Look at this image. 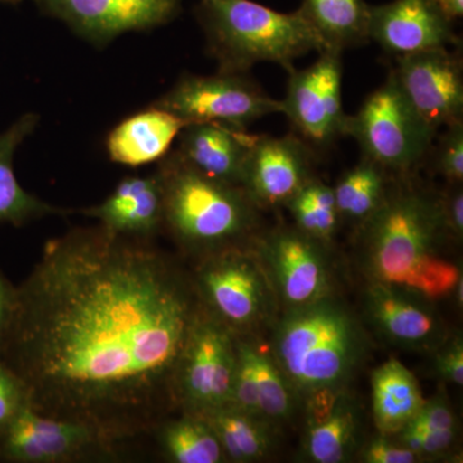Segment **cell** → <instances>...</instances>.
<instances>
[{
	"mask_svg": "<svg viewBox=\"0 0 463 463\" xmlns=\"http://www.w3.org/2000/svg\"><path fill=\"white\" fill-rule=\"evenodd\" d=\"M203 306L155 240L102 225L52 239L14 286L0 362L36 412L120 447L179 412V361Z\"/></svg>",
	"mask_w": 463,
	"mask_h": 463,
	"instance_id": "obj_1",
	"label": "cell"
},
{
	"mask_svg": "<svg viewBox=\"0 0 463 463\" xmlns=\"http://www.w3.org/2000/svg\"><path fill=\"white\" fill-rule=\"evenodd\" d=\"M361 225L365 265L374 283L437 300L462 281L458 267L441 255L447 230L438 197L416 188L388 191Z\"/></svg>",
	"mask_w": 463,
	"mask_h": 463,
	"instance_id": "obj_2",
	"label": "cell"
},
{
	"mask_svg": "<svg viewBox=\"0 0 463 463\" xmlns=\"http://www.w3.org/2000/svg\"><path fill=\"white\" fill-rule=\"evenodd\" d=\"M163 190L164 232L197 258L245 246L258 227V207L239 185L207 178L170 152L156 170Z\"/></svg>",
	"mask_w": 463,
	"mask_h": 463,
	"instance_id": "obj_3",
	"label": "cell"
},
{
	"mask_svg": "<svg viewBox=\"0 0 463 463\" xmlns=\"http://www.w3.org/2000/svg\"><path fill=\"white\" fill-rule=\"evenodd\" d=\"M194 14L221 72L246 74L260 62L289 71L297 58L327 50L298 9L282 14L254 0H200Z\"/></svg>",
	"mask_w": 463,
	"mask_h": 463,
	"instance_id": "obj_4",
	"label": "cell"
},
{
	"mask_svg": "<svg viewBox=\"0 0 463 463\" xmlns=\"http://www.w3.org/2000/svg\"><path fill=\"white\" fill-rule=\"evenodd\" d=\"M362 352L364 337L354 318L327 298L289 310L274 340L276 362L289 388L307 397L339 390L352 376Z\"/></svg>",
	"mask_w": 463,
	"mask_h": 463,
	"instance_id": "obj_5",
	"label": "cell"
},
{
	"mask_svg": "<svg viewBox=\"0 0 463 463\" xmlns=\"http://www.w3.org/2000/svg\"><path fill=\"white\" fill-rule=\"evenodd\" d=\"M435 136L405 99L392 72L355 115L346 116L345 137H353L364 157L386 172L407 174L419 166Z\"/></svg>",
	"mask_w": 463,
	"mask_h": 463,
	"instance_id": "obj_6",
	"label": "cell"
},
{
	"mask_svg": "<svg viewBox=\"0 0 463 463\" xmlns=\"http://www.w3.org/2000/svg\"><path fill=\"white\" fill-rule=\"evenodd\" d=\"M192 279L207 315L237 336L258 326L267 313V281L258 259L245 246L199 259Z\"/></svg>",
	"mask_w": 463,
	"mask_h": 463,
	"instance_id": "obj_7",
	"label": "cell"
},
{
	"mask_svg": "<svg viewBox=\"0 0 463 463\" xmlns=\"http://www.w3.org/2000/svg\"><path fill=\"white\" fill-rule=\"evenodd\" d=\"M152 105L184 121L215 123L248 130L250 124L281 112L273 99L246 74L221 72L212 76L185 75Z\"/></svg>",
	"mask_w": 463,
	"mask_h": 463,
	"instance_id": "obj_8",
	"label": "cell"
},
{
	"mask_svg": "<svg viewBox=\"0 0 463 463\" xmlns=\"http://www.w3.org/2000/svg\"><path fill=\"white\" fill-rule=\"evenodd\" d=\"M236 364V335L203 309L176 371L179 413L203 414L232 404Z\"/></svg>",
	"mask_w": 463,
	"mask_h": 463,
	"instance_id": "obj_9",
	"label": "cell"
},
{
	"mask_svg": "<svg viewBox=\"0 0 463 463\" xmlns=\"http://www.w3.org/2000/svg\"><path fill=\"white\" fill-rule=\"evenodd\" d=\"M118 447L90 425L36 412L24 404L0 430V459L11 463H70L118 458Z\"/></svg>",
	"mask_w": 463,
	"mask_h": 463,
	"instance_id": "obj_10",
	"label": "cell"
},
{
	"mask_svg": "<svg viewBox=\"0 0 463 463\" xmlns=\"http://www.w3.org/2000/svg\"><path fill=\"white\" fill-rule=\"evenodd\" d=\"M343 52L328 50L304 70H289L288 91L281 112L288 116L295 134L313 149H325L345 137L343 111Z\"/></svg>",
	"mask_w": 463,
	"mask_h": 463,
	"instance_id": "obj_11",
	"label": "cell"
},
{
	"mask_svg": "<svg viewBox=\"0 0 463 463\" xmlns=\"http://www.w3.org/2000/svg\"><path fill=\"white\" fill-rule=\"evenodd\" d=\"M395 80L434 133L463 121V66L461 53L449 48L395 57Z\"/></svg>",
	"mask_w": 463,
	"mask_h": 463,
	"instance_id": "obj_12",
	"label": "cell"
},
{
	"mask_svg": "<svg viewBox=\"0 0 463 463\" xmlns=\"http://www.w3.org/2000/svg\"><path fill=\"white\" fill-rule=\"evenodd\" d=\"M43 14L63 21L76 35L106 47L129 32H148L179 16L182 0H35Z\"/></svg>",
	"mask_w": 463,
	"mask_h": 463,
	"instance_id": "obj_13",
	"label": "cell"
},
{
	"mask_svg": "<svg viewBox=\"0 0 463 463\" xmlns=\"http://www.w3.org/2000/svg\"><path fill=\"white\" fill-rule=\"evenodd\" d=\"M315 149L297 134L255 136L241 188L258 207L286 205L312 179Z\"/></svg>",
	"mask_w": 463,
	"mask_h": 463,
	"instance_id": "obj_14",
	"label": "cell"
},
{
	"mask_svg": "<svg viewBox=\"0 0 463 463\" xmlns=\"http://www.w3.org/2000/svg\"><path fill=\"white\" fill-rule=\"evenodd\" d=\"M368 36L395 57L459 44L452 23L432 0H394L370 7Z\"/></svg>",
	"mask_w": 463,
	"mask_h": 463,
	"instance_id": "obj_15",
	"label": "cell"
},
{
	"mask_svg": "<svg viewBox=\"0 0 463 463\" xmlns=\"http://www.w3.org/2000/svg\"><path fill=\"white\" fill-rule=\"evenodd\" d=\"M274 282L291 309L327 297L328 272L316 240L298 228H279L263 242Z\"/></svg>",
	"mask_w": 463,
	"mask_h": 463,
	"instance_id": "obj_16",
	"label": "cell"
},
{
	"mask_svg": "<svg viewBox=\"0 0 463 463\" xmlns=\"http://www.w3.org/2000/svg\"><path fill=\"white\" fill-rule=\"evenodd\" d=\"M106 230L130 239L155 240L164 232L163 190L156 173L127 176L108 199L81 210Z\"/></svg>",
	"mask_w": 463,
	"mask_h": 463,
	"instance_id": "obj_17",
	"label": "cell"
},
{
	"mask_svg": "<svg viewBox=\"0 0 463 463\" xmlns=\"http://www.w3.org/2000/svg\"><path fill=\"white\" fill-rule=\"evenodd\" d=\"M255 136L215 123L187 124L174 151L194 170L225 184L239 185Z\"/></svg>",
	"mask_w": 463,
	"mask_h": 463,
	"instance_id": "obj_18",
	"label": "cell"
},
{
	"mask_svg": "<svg viewBox=\"0 0 463 463\" xmlns=\"http://www.w3.org/2000/svg\"><path fill=\"white\" fill-rule=\"evenodd\" d=\"M184 121L165 109L151 105L124 118L106 139L109 157L127 166H142L169 154Z\"/></svg>",
	"mask_w": 463,
	"mask_h": 463,
	"instance_id": "obj_19",
	"label": "cell"
},
{
	"mask_svg": "<svg viewBox=\"0 0 463 463\" xmlns=\"http://www.w3.org/2000/svg\"><path fill=\"white\" fill-rule=\"evenodd\" d=\"M38 124V115L26 114L0 134V223L23 227L44 216L66 215L70 213L24 190L14 174V154Z\"/></svg>",
	"mask_w": 463,
	"mask_h": 463,
	"instance_id": "obj_20",
	"label": "cell"
},
{
	"mask_svg": "<svg viewBox=\"0 0 463 463\" xmlns=\"http://www.w3.org/2000/svg\"><path fill=\"white\" fill-rule=\"evenodd\" d=\"M410 297L373 283L368 291V312L377 327L395 343L414 347L429 345L439 336L437 319Z\"/></svg>",
	"mask_w": 463,
	"mask_h": 463,
	"instance_id": "obj_21",
	"label": "cell"
},
{
	"mask_svg": "<svg viewBox=\"0 0 463 463\" xmlns=\"http://www.w3.org/2000/svg\"><path fill=\"white\" fill-rule=\"evenodd\" d=\"M423 403L419 381L397 359H390L373 373V419L381 434L403 430Z\"/></svg>",
	"mask_w": 463,
	"mask_h": 463,
	"instance_id": "obj_22",
	"label": "cell"
},
{
	"mask_svg": "<svg viewBox=\"0 0 463 463\" xmlns=\"http://www.w3.org/2000/svg\"><path fill=\"white\" fill-rule=\"evenodd\" d=\"M370 7L364 0H303L298 12L327 50L344 52L370 41Z\"/></svg>",
	"mask_w": 463,
	"mask_h": 463,
	"instance_id": "obj_23",
	"label": "cell"
},
{
	"mask_svg": "<svg viewBox=\"0 0 463 463\" xmlns=\"http://www.w3.org/2000/svg\"><path fill=\"white\" fill-rule=\"evenodd\" d=\"M161 452L175 463H221L227 461L212 426L199 414L181 412L170 417L154 431Z\"/></svg>",
	"mask_w": 463,
	"mask_h": 463,
	"instance_id": "obj_24",
	"label": "cell"
},
{
	"mask_svg": "<svg viewBox=\"0 0 463 463\" xmlns=\"http://www.w3.org/2000/svg\"><path fill=\"white\" fill-rule=\"evenodd\" d=\"M223 448L225 458L233 462H252L267 455L270 440L260 417L243 412L228 404L203 414Z\"/></svg>",
	"mask_w": 463,
	"mask_h": 463,
	"instance_id": "obj_25",
	"label": "cell"
},
{
	"mask_svg": "<svg viewBox=\"0 0 463 463\" xmlns=\"http://www.w3.org/2000/svg\"><path fill=\"white\" fill-rule=\"evenodd\" d=\"M386 173L365 157L347 170L334 188L340 218L364 224L388 194Z\"/></svg>",
	"mask_w": 463,
	"mask_h": 463,
	"instance_id": "obj_26",
	"label": "cell"
},
{
	"mask_svg": "<svg viewBox=\"0 0 463 463\" xmlns=\"http://www.w3.org/2000/svg\"><path fill=\"white\" fill-rule=\"evenodd\" d=\"M355 417L352 405L340 395L330 412L310 422L307 449L312 461L339 463L346 458L354 440Z\"/></svg>",
	"mask_w": 463,
	"mask_h": 463,
	"instance_id": "obj_27",
	"label": "cell"
},
{
	"mask_svg": "<svg viewBox=\"0 0 463 463\" xmlns=\"http://www.w3.org/2000/svg\"><path fill=\"white\" fill-rule=\"evenodd\" d=\"M286 205L297 222V228L316 241L330 240L340 222L334 188L325 183L307 181Z\"/></svg>",
	"mask_w": 463,
	"mask_h": 463,
	"instance_id": "obj_28",
	"label": "cell"
},
{
	"mask_svg": "<svg viewBox=\"0 0 463 463\" xmlns=\"http://www.w3.org/2000/svg\"><path fill=\"white\" fill-rule=\"evenodd\" d=\"M254 364L257 370L259 411L261 417L282 420L292 410L291 388L281 368L269 355L254 345Z\"/></svg>",
	"mask_w": 463,
	"mask_h": 463,
	"instance_id": "obj_29",
	"label": "cell"
},
{
	"mask_svg": "<svg viewBox=\"0 0 463 463\" xmlns=\"http://www.w3.org/2000/svg\"><path fill=\"white\" fill-rule=\"evenodd\" d=\"M435 167L449 183L463 181V121L447 127L435 146Z\"/></svg>",
	"mask_w": 463,
	"mask_h": 463,
	"instance_id": "obj_30",
	"label": "cell"
},
{
	"mask_svg": "<svg viewBox=\"0 0 463 463\" xmlns=\"http://www.w3.org/2000/svg\"><path fill=\"white\" fill-rule=\"evenodd\" d=\"M402 444L410 448L417 455H439L446 452L455 441L456 431L453 430H417L404 428L401 431Z\"/></svg>",
	"mask_w": 463,
	"mask_h": 463,
	"instance_id": "obj_31",
	"label": "cell"
},
{
	"mask_svg": "<svg viewBox=\"0 0 463 463\" xmlns=\"http://www.w3.org/2000/svg\"><path fill=\"white\" fill-rule=\"evenodd\" d=\"M407 428L417 430H453L456 428L455 416L444 402H425L421 410Z\"/></svg>",
	"mask_w": 463,
	"mask_h": 463,
	"instance_id": "obj_32",
	"label": "cell"
},
{
	"mask_svg": "<svg viewBox=\"0 0 463 463\" xmlns=\"http://www.w3.org/2000/svg\"><path fill=\"white\" fill-rule=\"evenodd\" d=\"M25 403L20 383L0 362V430Z\"/></svg>",
	"mask_w": 463,
	"mask_h": 463,
	"instance_id": "obj_33",
	"label": "cell"
},
{
	"mask_svg": "<svg viewBox=\"0 0 463 463\" xmlns=\"http://www.w3.org/2000/svg\"><path fill=\"white\" fill-rule=\"evenodd\" d=\"M364 458L368 463H413L419 461V455L403 444L397 446L383 438L368 444Z\"/></svg>",
	"mask_w": 463,
	"mask_h": 463,
	"instance_id": "obj_34",
	"label": "cell"
},
{
	"mask_svg": "<svg viewBox=\"0 0 463 463\" xmlns=\"http://www.w3.org/2000/svg\"><path fill=\"white\" fill-rule=\"evenodd\" d=\"M455 190L441 197L440 207L444 225L448 233L462 237L463 233V194L458 183H455Z\"/></svg>",
	"mask_w": 463,
	"mask_h": 463,
	"instance_id": "obj_35",
	"label": "cell"
},
{
	"mask_svg": "<svg viewBox=\"0 0 463 463\" xmlns=\"http://www.w3.org/2000/svg\"><path fill=\"white\" fill-rule=\"evenodd\" d=\"M438 370L444 379L456 385L463 383V346L461 339L453 340L438 358Z\"/></svg>",
	"mask_w": 463,
	"mask_h": 463,
	"instance_id": "obj_36",
	"label": "cell"
},
{
	"mask_svg": "<svg viewBox=\"0 0 463 463\" xmlns=\"http://www.w3.org/2000/svg\"><path fill=\"white\" fill-rule=\"evenodd\" d=\"M14 285L5 274L0 270V343L7 325L9 310H11L12 298H14Z\"/></svg>",
	"mask_w": 463,
	"mask_h": 463,
	"instance_id": "obj_37",
	"label": "cell"
},
{
	"mask_svg": "<svg viewBox=\"0 0 463 463\" xmlns=\"http://www.w3.org/2000/svg\"><path fill=\"white\" fill-rule=\"evenodd\" d=\"M439 11L450 21L458 20L463 16V0H432Z\"/></svg>",
	"mask_w": 463,
	"mask_h": 463,
	"instance_id": "obj_38",
	"label": "cell"
},
{
	"mask_svg": "<svg viewBox=\"0 0 463 463\" xmlns=\"http://www.w3.org/2000/svg\"><path fill=\"white\" fill-rule=\"evenodd\" d=\"M0 2H9V3H12V0H0Z\"/></svg>",
	"mask_w": 463,
	"mask_h": 463,
	"instance_id": "obj_39",
	"label": "cell"
}]
</instances>
